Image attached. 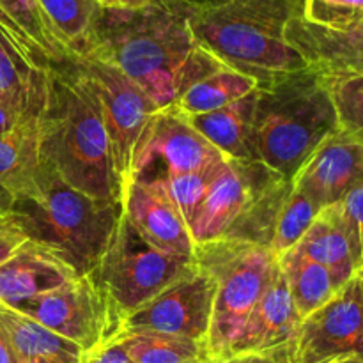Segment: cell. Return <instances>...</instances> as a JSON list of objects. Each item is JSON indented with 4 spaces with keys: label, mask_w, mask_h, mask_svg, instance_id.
<instances>
[{
    "label": "cell",
    "mask_w": 363,
    "mask_h": 363,
    "mask_svg": "<svg viewBox=\"0 0 363 363\" xmlns=\"http://www.w3.org/2000/svg\"><path fill=\"white\" fill-rule=\"evenodd\" d=\"M71 52L110 60L158 108L172 106L190 85L225 67L195 41L188 7L172 0H151L138 9L98 7L84 43Z\"/></svg>",
    "instance_id": "obj_1"
},
{
    "label": "cell",
    "mask_w": 363,
    "mask_h": 363,
    "mask_svg": "<svg viewBox=\"0 0 363 363\" xmlns=\"http://www.w3.org/2000/svg\"><path fill=\"white\" fill-rule=\"evenodd\" d=\"M305 0H213L188 9V25L202 50L222 66L261 84L307 69L286 28Z\"/></svg>",
    "instance_id": "obj_2"
},
{
    "label": "cell",
    "mask_w": 363,
    "mask_h": 363,
    "mask_svg": "<svg viewBox=\"0 0 363 363\" xmlns=\"http://www.w3.org/2000/svg\"><path fill=\"white\" fill-rule=\"evenodd\" d=\"M39 137L41 160L69 186L101 201L119 202L121 181L108 131L94 98L67 60L50 71Z\"/></svg>",
    "instance_id": "obj_3"
},
{
    "label": "cell",
    "mask_w": 363,
    "mask_h": 363,
    "mask_svg": "<svg viewBox=\"0 0 363 363\" xmlns=\"http://www.w3.org/2000/svg\"><path fill=\"white\" fill-rule=\"evenodd\" d=\"M337 130L328 87L311 67L261 84L255 91L254 160L289 183L305 160Z\"/></svg>",
    "instance_id": "obj_4"
},
{
    "label": "cell",
    "mask_w": 363,
    "mask_h": 363,
    "mask_svg": "<svg viewBox=\"0 0 363 363\" xmlns=\"http://www.w3.org/2000/svg\"><path fill=\"white\" fill-rule=\"evenodd\" d=\"M13 215L30 240L52 248L84 275L98 266L116 230L121 201L91 197L43 162L32 190L14 199Z\"/></svg>",
    "instance_id": "obj_5"
},
{
    "label": "cell",
    "mask_w": 363,
    "mask_h": 363,
    "mask_svg": "<svg viewBox=\"0 0 363 363\" xmlns=\"http://www.w3.org/2000/svg\"><path fill=\"white\" fill-rule=\"evenodd\" d=\"M291 183L259 162L222 163L190 223L195 247L230 238L269 247L277 215Z\"/></svg>",
    "instance_id": "obj_6"
},
{
    "label": "cell",
    "mask_w": 363,
    "mask_h": 363,
    "mask_svg": "<svg viewBox=\"0 0 363 363\" xmlns=\"http://www.w3.org/2000/svg\"><path fill=\"white\" fill-rule=\"evenodd\" d=\"M194 261L215 282L208 350L213 362L229 357L248 314L279 269V255L266 245L245 240L209 241L195 247Z\"/></svg>",
    "instance_id": "obj_7"
},
{
    "label": "cell",
    "mask_w": 363,
    "mask_h": 363,
    "mask_svg": "<svg viewBox=\"0 0 363 363\" xmlns=\"http://www.w3.org/2000/svg\"><path fill=\"white\" fill-rule=\"evenodd\" d=\"M191 266L194 259L163 254L147 243L121 213L98 266L91 272L116 323V335L128 315Z\"/></svg>",
    "instance_id": "obj_8"
},
{
    "label": "cell",
    "mask_w": 363,
    "mask_h": 363,
    "mask_svg": "<svg viewBox=\"0 0 363 363\" xmlns=\"http://www.w3.org/2000/svg\"><path fill=\"white\" fill-rule=\"evenodd\" d=\"M67 62L94 98L103 117L119 181L131 176L137 145L158 106L117 66L89 52H69Z\"/></svg>",
    "instance_id": "obj_9"
},
{
    "label": "cell",
    "mask_w": 363,
    "mask_h": 363,
    "mask_svg": "<svg viewBox=\"0 0 363 363\" xmlns=\"http://www.w3.org/2000/svg\"><path fill=\"white\" fill-rule=\"evenodd\" d=\"M14 308L74 342L84 353L116 335V323L92 273L74 277L64 286Z\"/></svg>",
    "instance_id": "obj_10"
},
{
    "label": "cell",
    "mask_w": 363,
    "mask_h": 363,
    "mask_svg": "<svg viewBox=\"0 0 363 363\" xmlns=\"http://www.w3.org/2000/svg\"><path fill=\"white\" fill-rule=\"evenodd\" d=\"M213 301L215 282L194 261L186 273L128 315L121 323L117 335L124 332H152L206 344L211 326Z\"/></svg>",
    "instance_id": "obj_11"
},
{
    "label": "cell",
    "mask_w": 363,
    "mask_h": 363,
    "mask_svg": "<svg viewBox=\"0 0 363 363\" xmlns=\"http://www.w3.org/2000/svg\"><path fill=\"white\" fill-rule=\"evenodd\" d=\"M350 357L363 358L362 272L301 319L293 340V363H333Z\"/></svg>",
    "instance_id": "obj_12"
},
{
    "label": "cell",
    "mask_w": 363,
    "mask_h": 363,
    "mask_svg": "<svg viewBox=\"0 0 363 363\" xmlns=\"http://www.w3.org/2000/svg\"><path fill=\"white\" fill-rule=\"evenodd\" d=\"M176 106L152 113L142 133L133 160L131 176H142L152 163H163L165 172H197L225 162Z\"/></svg>",
    "instance_id": "obj_13"
},
{
    "label": "cell",
    "mask_w": 363,
    "mask_h": 363,
    "mask_svg": "<svg viewBox=\"0 0 363 363\" xmlns=\"http://www.w3.org/2000/svg\"><path fill=\"white\" fill-rule=\"evenodd\" d=\"M121 213L147 243L163 254L194 259L188 223L155 179L130 176L121 181Z\"/></svg>",
    "instance_id": "obj_14"
},
{
    "label": "cell",
    "mask_w": 363,
    "mask_h": 363,
    "mask_svg": "<svg viewBox=\"0 0 363 363\" xmlns=\"http://www.w3.org/2000/svg\"><path fill=\"white\" fill-rule=\"evenodd\" d=\"M363 174V144L342 130L333 131L305 160L291 186L303 191L321 209L337 204Z\"/></svg>",
    "instance_id": "obj_15"
},
{
    "label": "cell",
    "mask_w": 363,
    "mask_h": 363,
    "mask_svg": "<svg viewBox=\"0 0 363 363\" xmlns=\"http://www.w3.org/2000/svg\"><path fill=\"white\" fill-rule=\"evenodd\" d=\"M286 38L321 77L363 74V16L340 28L318 27L296 16L287 25Z\"/></svg>",
    "instance_id": "obj_16"
},
{
    "label": "cell",
    "mask_w": 363,
    "mask_h": 363,
    "mask_svg": "<svg viewBox=\"0 0 363 363\" xmlns=\"http://www.w3.org/2000/svg\"><path fill=\"white\" fill-rule=\"evenodd\" d=\"M0 38L41 71H50L69 55L38 0H0Z\"/></svg>",
    "instance_id": "obj_17"
},
{
    "label": "cell",
    "mask_w": 363,
    "mask_h": 363,
    "mask_svg": "<svg viewBox=\"0 0 363 363\" xmlns=\"http://www.w3.org/2000/svg\"><path fill=\"white\" fill-rule=\"evenodd\" d=\"M80 273L57 252L28 240L0 266V303L18 307L73 280Z\"/></svg>",
    "instance_id": "obj_18"
},
{
    "label": "cell",
    "mask_w": 363,
    "mask_h": 363,
    "mask_svg": "<svg viewBox=\"0 0 363 363\" xmlns=\"http://www.w3.org/2000/svg\"><path fill=\"white\" fill-rule=\"evenodd\" d=\"M300 323L301 318L294 308L293 298H291L279 264V269L269 282L268 289L262 293V296L248 314L229 357L293 344Z\"/></svg>",
    "instance_id": "obj_19"
},
{
    "label": "cell",
    "mask_w": 363,
    "mask_h": 363,
    "mask_svg": "<svg viewBox=\"0 0 363 363\" xmlns=\"http://www.w3.org/2000/svg\"><path fill=\"white\" fill-rule=\"evenodd\" d=\"M0 332L18 363H82L84 351L18 308L0 303Z\"/></svg>",
    "instance_id": "obj_20"
},
{
    "label": "cell",
    "mask_w": 363,
    "mask_h": 363,
    "mask_svg": "<svg viewBox=\"0 0 363 363\" xmlns=\"http://www.w3.org/2000/svg\"><path fill=\"white\" fill-rule=\"evenodd\" d=\"M255 91L225 108L201 116H186V119L225 158L236 162H255L252 151Z\"/></svg>",
    "instance_id": "obj_21"
},
{
    "label": "cell",
    "mask_w": 363,
    "mask_h": 363,
    "mask_svg": "<svg viewBox=\"0 0 363 363\" xmlns=\"http://www.w3.org/2000/svg\"><path fill=\"white\" fill-rule=\"evenodd\" d=\"M294 250L311 261L325 266L332 273L339 287L350 282L360 272L354 262L353 250H351L350 240H347L335 204L328 206L319 213L311 229L294 247Z\"/></svg>",
    "instance_id": "obj_22"
},
{
    "label": "cell",
    "mask_w": 363,
    "mask_h": 363,
    "mask_svg": "<svg viewBox=\"0 0 363 363\" xmlns=\"http://www.w3.org/2000/svg\"><path fill=\"white\" fill-rule=\"evenodd\" d=\"M39 116L30 117L0 137V186L14 199L23 197L32 190L35 174L43 163Z\"/></svg>",
    "instance_id": "obj_23"
},
{
    "label": "cell",
    "mask_w": 363,
    "mask_h": 363,
    "mask_svg": "<svg viewBox=\"0 0 363 363\" xmlns=\"http://www.w3.org/2000/svg\"><path fill=\"white\" fill-rule=\"evenodd\" d=\"M279 264L301 319L323 307L340 289L325 266L311 261L294 248L280 255Z\"/></svg>",
    "instance_id": "obj_24"
},
{
    "label": "cell",
    "mask_w": 363,
    "mask_h": 363,
    "mask_svg": "<svg viewBox=\"0 0 363 363\" xmlns=\"http://www.w3.org/2000/svg\"><path fill=\"white\" fill-rule=\"evenodd\" d=\"M259 87V82L240 71L220 67L215 73L195 82L179 96L174 106L184 116H201L233 105Z\"/></svg>",
    "instance_id": "obj_25"
},
{
    "label": "cell",
    "mask_w": 363,
    "mask_h": 363,
    "mask_svg": "<svg viewBox=\"0 0 363 363\" xmlns=\"http://www.w3.org/2000/svg\"><path fill=\"white\" fill-rule=\"evenodd\" d=\"M135 363H215L204 342L152 332H124L113 337Z\"/></svg>",
    "instance_id": "obj_26"
},
{
    "label": "cell",
    "mask_w": 363,
    "mask_h": 363,
    "mask_svg": "<svg viewBox=\"0 0 363 363\" xmlns=\"http://www.w3.org/2000/svg\"><path fill=\"white\" fill-rule=\"evenodd\" d=\"M50 71L30 66L0 38V96L16 99L34 112H43Z\"/></svg>",
    "instance_id": "obj_27"
},
{
    "label": "cell",
    "mask_w": 363,
    "mask_h": 363,
    "mask_svg": "<svg viewBox=\"0 0 363 363\" xmlns=\"http://www.w3.org/2000/svg\"><path fill=\"white\" fill-rule=\"evenodd\" d=\"M321 211L311 197L291 186L277 215L269 248L280 257L296 247Z\"/></svg>",
    "instance_id": "obj_28"
},
{
    "label": "cell",
    "mask_w": 363,
    "mask_h": 363,
    "mask_svg": "<svg viewBox=\"0 0 363 363\" xmlns=\"http://www.w3.org/2000/svg\"><path fill=\"white\" fill-rule=\"evenodd\" d=\"M222 163L215 167H208L204 170H197V172L179 174L162 170V172L156 174L155 177H149V179H155L160 184V188L165 191L170 202L176 206V209L181 213L184 222L188 223V229H190V223L194 222L195 215L201 209Z\"/></svg>",
    "instance_id": "obj_29"
},
{
    "label": "cell",
    "mask_w": 363,
    "mask_h": 363,
    "mask_svg": "<svg viewBox=\"0 0 363 363\" xmlns=\"http://www.w3.org/2000/svg\"><path fill=\"white\" fill-rule=\"evenodd\" d=\"M38 4L64 39L69 52L84 43L98 9L94 0H38Z\"/></svg>",
    "instance_id": "obj_30"
},
{
    "label": "cell",
    "mask_w": 363,
    "mask_h": 363,
    "mask_svg": "<svg viewBox=\"0 0 363 363\" xmlns=\"http://www.w3.org/2000/svg\"><path fill=\"white\" fill-rule=\"evenodd\" d=\"M339 130L363 144V74L326 78Z\"/></svg>",
    "instance_id": "obj_31"
},
{
    "label": "cell",
    "mask_w": 363,
    "mask_h": 363,
    "mask_svg": "<svg viewBox=\"0 0 363 363\" xmlns=\"http://www.w3.org/2000/svg\"><path fill=\"white\" fill-rule=\"evenodd\" d=\"M300 16L318 27H346L363 16V0H305Z\"/></svg>",
    "instance_id": "obj_32"
},
{
    "label": "cell",
    "mask_w": 363,
    "mask_h": 363,
    "mask_svg": "<svg viewBox=\"0 0 363 363\" xmlns=\"http://www.w3.org/2000/svg\"><path fill=\"white\" fill-rule=\"evenodd\" d=\"M350 240L357 268L363 269V174L335 204Z\"/></svg>",
    "instance_id": "obj_33"
},
{
    "label": "cell",
    "mask_w": 363,
    "mask_h": 363,
    "mask_svg": "<svg viewBox=\"0 0 363 363\" xmlns=\"http://www.w3.org/2000/svg\"><path fill=\"white\" fill-rule=\"evenodd\" d=\"M30 240L23 227L11 213H0V266L9 261Z\"/></svg>",
    "instance_id": "obj_34"
},
{
    "label": "cell",
    "mask_w": 363,
    "mask_h": 363,
    "mask_svg": "<svg viewBox=\"0 0 363 363\" xmlns=\"http://www.w3.org/2000/svg\"><path fill=\"white\" fill-rule=\"evenodd\" d=\"M39 113L41 112H34L16 99L0 96V137L13 131L14 128L23 124L30 117L39 116Z\"/></svg>",
    "instance_id": "obj_35"
},
{
    "label": "cell",
    "mask_w": 363,
    "mask_h": 363,
    "mask_svg": "<svg viewBox=\"0 0 363 363\" xmlns=\"http://www.w3.org/2000/svg\"><path fill=\"white\" fill-rule=\"evenodd\" d=\"M222 363H293V344L273 347L255 353H240L229 357Z\"/></svg>",
    "instance_id": "obj_36"
},
{
    "label": "cell",
    "mask_w": 363,
    "mask_h": 363,
    "mask_svg": "<svg viewBox=\"0 0 363 363\" xmlns=\"http://www.w3.org/2000/svg\"><path fill=\"white\" fill-rule=\"evenodd\" d=\"M82 363H135L130 354L123 350L117 342L108 340L94 350L87 351L82 357Z\"/></svg>",
    "instance_id": "obj_37"
},
{
    "label": "cell",
    "mask_w": 363,
    "mask_h": 363,
    "mask_svg": "<svg viewBox=\"0 0 363 363\" xmlns=\"http://www.w3.org/2000/svg\"><path fill=\"white\" fill-rule=\"evenodd\" d=\"M0 363H18L2 332H0Z\"/></svg>",
    "instance_id": "obj_38"
},
{
    "label": "cell",
    "mask_w": 363,
    "mask_h": 363,
    "mask_svg": "<svg viewBox=\"0 0 363 363\" xmlns=\"http://www.w3.org/2000/svg\"><path fill=\"white\" fill-rule=\"evenodd\" d=\"M14 206V197L0 186V213H11Z\"/></svg>",
    "instance_id": "obj_39"
},
{
    "label": "cell",
    "mask_w": 363,
    "mask_h": 363,
    "mask_svg": "<svg viewBox=\"0 0 363 363\" xmlns=\"http://www.w3.org/2000/svg\"><path fill=\"white\" fill-rule=\"evenodd\" d=\"M151 0H119V7L123 9H138V7H144Z\"/></svg>",
    "instance_id": "obj_40"
},
{
    "label": "cell",
    "mask_w": 363,
    "mask_h": 363,
    "mask_svg": "<svg viewBox=\"0 0 363 363\" xmlns=\"http://www.w3.org/2000/svg\"><path fill=\"white\" fill-rule=\"evenodd\" d=\"M172 2H177V4H181V6H184V7H188V9H191V7L204 6V4L213 2V0H172Z\"/></svg>",
    "instance_id": "obj_41"
},
{
    "label": "cell",
    "mask_w": 363,
    "mask_h": 363,
    "mask_svg": "<svg viewBox=\"0 0 363 363\" xmlns=\"http://www.w3.org/2000/svg\"><path fill=\"white\" fill-rule=\"evenodd\" d=\"M98 4V7L101 9H113V7H119V0H94Z\"/></svg>",
    "instance_id": "obj_42"
},
{
    "label": "cell",
    "mask_w": 363,
    "mask_h": 363,
    "mask_svg": "<svg viewBox=\"0 0 363 363\" xmlns=\"http://www.w3.org/2000/svg\"><path fill=\"white\" fill-rule=\"evenodd\" d=\"M333 363H363L362 357H350V358H342V360H337Z\"/></svg>",
    "instance_id": "obj_43"
},
{
    "label": "cell",
    "mask_w": 363,
    "mask_h": 363,
    "mask_svg": "<svg viewBox=\"0 0 363 363\" xmlns=\"http://www.w3.org/2000/svg\"><path fill=\"white\" fill-rule=\"evenodd\" d=\"M362 275H363V269H362Z\"/></svg>",
    "instance_id": "obj_44"
}]
</instances>
